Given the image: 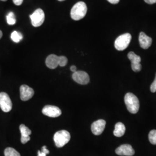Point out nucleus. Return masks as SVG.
<instances>
[{"label": "nucleus", "mask_w": 156, "mask_h": 156, "mask_svg": "<svg viewBox=\"0 0 156 156\" xmlns=\"http://www.w3.org/2000/svg\"><path fill=\"white\" fill-rule=\"evenodd\" d=\"M87 11L86 4L82 1L75 4L71 9V17L74 20H79L86 16Z\"/></svg>", "instance_id": "1"}, {"label": "nucleus", "mask_w": 156, "mask_h": 156, "mask_svg": "<svg viewBox=\"0 0 156 156\" xmlns=\"http://www.w3.org/2000/svg\"><path fill=\"white\" fill-rule=\"evenodd\" d=\"M124 101L127 109L131 113L135 114L140 109V101L133 93H128L124 97Z\"/></svg>", "instance_id": "2"}, {"label": "nucleus", "mask_w": 156, "mask_h": 156, "mask_svg": "<svg viewBox=\"0 0 156 156\" xmlns=\"http://www.w3.org/2000/svg\"><path fill=\"white\" fill-rule=\"evenodd\" d=\"M71 135L66 130H60L55 133L53 140L57 147H62L69 142Z\"/></svg>", "instance_id": "3"}, {"label": "nucleus", "mask_w": 156, "mask_h": 156, "mask_svg": "<svg viewBox=\"0 0 156 156\" xmlns=\"http://www.w3.org/2000/svg\"><path fill=\"white\" fill-rule=\"evenodd\" d=\"M131 38V35L129 33L124 34L120 35L115 42V48L119 51L125 50L129 44Z\"/></svg>", "instance_id": "4"}, {"label": "nucleus", "mask_w": 156, "mask_h": 156, "mask_svg": "<svg viewBox=\"0 0 156 156\" xmlns=\"http://www.w3.org/2000/svg\"><path fill=\"white\" fill-rule=\"evenodd\" d=\"M31 20V24L35 27L41 26L45 20V13L41 8H38L30 16Z\"/></svg>", "instance_id": "5"}, {"label": "nucleus", "mask_w": 156, "mask_h": 156, "mask_svg": "<svg viewBox=\"0 0 156 156\" xmlns=\"http://www.w3.org/2000/svg\"><path fill=\"white\" fill-rule=\"evenodd\" d=\"M0 107L2 111L4 112H9L12 108L11 100L6 93H0Z\"/></svg>", "instance_id": "6"}, {"label": "nucleus", "mask_w": 156, "mask_h": 156, "mask_svg": "<svg viewBox=\"0 0 156 156\" xmlns=\"http://www.w3.org/2000/svg\"><path fill=\"white\" fill-rule=\"evenodd\" d=\"M127 57L131 62V68L133 71L135 73L140 72L142 68V66L140 63L141 62L140 57L136 55L133 51L129 52Z\"/></svg>", "instance_id": "7"}, {"label": "nucleus", "mask_w": 156, "mask_h": 156, "mask_svg": "<svg viewBox=\"0 0 156 156\" xmlns=\"http://www.w3.org/2000/svg\"><path fill=\"white\" fill-rule=\"evenodd\" d=\"M73 80L80 84H87L90 82L89 75L84 71H79L73 73Z\"/></svg>", "instance_id": "8"}, {"label": "nucleus", "mask_w": 156, "mask_h": 156, "mask_svg": "<svg viewBox=\"0 0 156 156\" xmlns=\"http://www.w3.org/2000/svg\"><path fill=\"white\" fill-rule=\"evenodd\" d=\"M42 113L49 117H57L62 115V111L57 106L46 105L42 109Z\"/></svg>", "instance_id": "9"}, {"label": "nucleus", "mask_w": 156, "mask_h": 156, "mask_svg": "<svg viewBox=\"0 0 156 156\" xmlns=\"http://www.w3.org/2000/svg\"><path fill=\"white\" fill-rule=\"evenodd\" d=\"M20 98L24 101L30 100L34 95V90L26 84H23L20 86Z\"/></svg>", "instance_id": "10"}, {"label": "nucleus", "mask_w": 156, "mask_h": 156, "mask_svg": "<svg viewBox=\"0 0 156 156\" xmlns=\"http://www.w3.org/2000/svg\"><path fill=\"white\" fill-rule=\"evenodd\" d=\"M117 155L122 156H133L135 154V151L133 147L128 144H124L118 147L116 149Z\"/></svg>", "instance_id": "11"}, {"label": "nucleus", "mask_w": 156, "mask_h": 156, "mask_svg": "<svg viewBox=\"0 0 156 156\" xmlns=\"http://www.w3.org/2000/svg\"><path fill=\"white\" fill-rule=\"evenodd\" d=\"M106 122L104 120L100 119L94 122L91 124V131L95 135H99L103 133L105 128Z\"/></svg>", "instance_id": "12"}, {"label": "nucleus", "mask_w": 156, "mask_h": 156, "mask_svg": "<svg viewBox=\"0 0 156 156\" xmlns=\"http://www.w3.org/2000/svg\"><path fill=\"white\" fill-rule=\"evenodd\" d=\"M60 56L55 55H50L46 59V65L50 69H55L59 66Z\"/></svg>", "instance_id": "13"}, {"label": "nucleus", "mask_w": 156, "mask_h": 156, "mask_svg": "<svg viewBox=\"0 0 156 156\" xmlns=\"http://www.w3.org/2000/svg\"><path fill=\"white\" fill-rule=\"evenodd\" d=\"M139 42L140 46L144 49H147L151 46L152 44V39L144 32H141L139 36Z\"/></svg>", "instance_id": "14"}, {"label": "nucleus", "mask_w": 156, "mask_h": 156, "mask_svg": "<svg viewBox=\"0 0 156 156\" xmlns=\"http://www.w3.org/2000/svg\"><path fill=\"white\" fill-rule=\"evenodd\" d=\"M20 131L21 133V142L23 144H25L30 140V135L31 134V131L24 124L20 126Z\"/></svg>", "instance_id": "15"}, {"label": "nucleus", "mask_w": 156, "mask_h": 156, "mask_svg": "<svg viewBox=\"0 0 156 156\" xmlns=\"http://www.w3.org/2000/svg\"><path fill=\"white\" fill-rule=\"evenodd\" d=\"M126 132V127L123 123L119 122L115 125V130L113 131V134L115 136L121 137Z\"/></svg>", "instance_id": "16"}, {"label": "nucleus", "mask_w": 156, "mask_h": 156, "mask_svg": "<svg viewBox=\"0 0 156 156\" xmlns=\"http://www.w3.org/2000/svg\"><path fill=\"white\" fill-rule=\"evenodd\" d=\"M11 38L13 42H15L16 43H18L23 39V35L19 32H17L16 31H14L11 34Z\"/></svg>", "instance_id": "17"}, {"label": "nucleus", "mask_w": 156, "mask_h": 156, "mask_svg": "<svg viewBox=\"0 0 156 156\" xmlns=\"http://www.w3.org/2000/svg\"><path fill=\"white\" fill-rule=\"evenodd\" d=\"M5 156H20V153L12 147H8L4 151Z\"/></svg>", "instance_id": "18"}, {"label": "nucleus", "mask_w": 156, "mask_h": 156, "mask_svg": "<svg viewBox=\"0 0 156 156\" xmlns=\"http://www.w3.org/2000/svg\"><path fill=\"white\" fill-rule=\"evenodd\" d=\"M6 21L9 25H14L16 22V17L13 12H9L6 16Z\"/></svg>", "instance_id": "19"}, {"label": "nucleus", "mask_w": 156, "mask_h": 156, "mask_svg": "<svg viewBox=\"0 0 156 156\" xmlns=\"http://www.w3.org/2000/svg\"><path fill=\"white\" fill-rule=\"evenodd\" d=\"M149 140L151 144L156 145V129L151 131L149 134Z\"/></svg>", "instance_id": "20"}, {"label": "nucleus", "mask_w": 156, "mask_h": 156, "mask_svg": "<svg viewBox=\"0 0 156 156\" xmlns=\"http://www.w3.org/2000/svg\"><path fill=\"white\" fill-rule=\"evenodd\" d=\"M49 153V151L47 149L46 146H44L42 147V151H38V156H46Z\"/></svg>", "instance_id": "21"}, {"label": "nucleus", "mask_w": 156, "mask_h": 156, "mask_svg": "<svg viewBox=\"0 0 156 156\" xmlns=\"http://www.w3.org/2000/svg\"><path fill=\"white\" fill-rule=\"evenodd\" d=\"M68 62V59L65 56H60V62L59 66L60 67H64Z\"/></svg>", "instance_id": "22"}, {"label": "nucleus", "mask_w": 156, "mask_h": 156, "mask_svg": "<svg viewBox=\"0 0 156 156\" xmlns=\"http://www.w3.org/2000/svg\"><path fill=\"white\" fill-rule=\"evenodd\" d=\"M151 91L152 93H155L156 91V77L154 79V80L151 83Z\"/></svg>", "instance_id": "23"}, {"label": "nucleus", "mask_w": 156, "mask_h": 156, "mask_svg": "<svg viewBox=\"0 0 156 156\" xmlns=\"http://www.w3.org/2000/svg\"><path fill=\"white\" fill-rule=\"evenodd\" d=\"M13 2L16 5H21L23 4V0H13Z\"/></svg>", "instance_id": "24"}, {"label": "nucleus", "mask_w": 156, "mask_h": 156, "mask_svg": "<svg viewBox=\"0 0 156 156\" xmlns=\"http://www.w3.org/2000/svg\"><path fill=\"white\" fill-rule=\"evenodd\" d=\"M145 2L149 4H154L156 3V0H144Z\"/></svg>", "instance_id": "25"}, {"label": "nucleus", "mask_w": 156, "mask_h": 156, "mask_svg": "<svg viewBox=\"0 0 156 156\" xmlns=\"http://www.w3.org/2000/svg\"><path fill=\"white\" fill-rule=\"evenodd\" d=\"M107 1L112 4H117V3H119L120 1V0H107Z\"/></svg>", "instance_id": "26"}, {"label": "nucleus", "mask_w": 156, "mask_h": 156, "mask_svg": "<svg viewBox=\"0 0 156 156\" xmlns=\"http://www.w3.org/2000/svg\"><path fill=\"white\" fill-rule=\"evenodd\" d=\"M70 69H71V71L73 73H75L76 71H76V67H75V66H71V68H70Z\"/></svg>", "instance_id": "27"}, {"label": "nucleus", "mask_w": 156, "mask_h": 156, "mask_svg": "<svg viewBox=\"0 0 156 156\" xmlns=\"http://www.w3.org/2000/svg\"><path fill=\"white\" fill-rule=\"evenodd\" d=\"M2 32L0 30V39L2 38Z\"/></svg>", "instance_id": "28"}, {"label": "nucleus", "mask_w": 156, "mask_h": 156, "mask_svg": "<svg viewBox=\"0 0 156 156\" xmlns=\"http://www.w3.org/2000/svg\"><path fill=\"white\" fill-rule=\"evenodd\" d=\"M0 1H6L7 0H0Z\"/></svg>", "instance_id": "29"}, {"label": "nucleus", "mask_w": 156, "mask_h": 156, "mask_svg": "<svg viewBox=\"0 0 156 156\" xmlns=\"http://www.w3.org/2000/svg\"><path fill=\"white\" fill-rule=\"evenodd\" d=\"M58 1H64V0H58Z\"/></svg>", "instance_id": "30"}]
</instances>
